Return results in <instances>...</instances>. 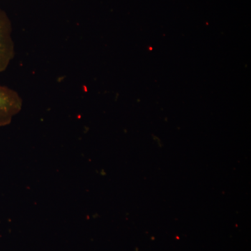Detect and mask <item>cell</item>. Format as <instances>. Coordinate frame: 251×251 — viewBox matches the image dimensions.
Listing matches in <instances>:
<instances>
[{
    "mask_svg": "<svg viewBox=\"0 0 251 251\" xmlns=\"http://www.w3.org/2000/svg\"><path fill=\"white\" fill-rule=\"evenodd\" d=\"M12 23L7 14L0 9V73L5 72L15 57Z\"/></svg>",
    "mask_w": 251,
    "mask_h": 251,
    "instance_id": "6da1fadb",
    "label": "cell"
},
{
    "mask_svg": "<svg viewBox=\"0 0 251 251\" xmlns=\"http://www.w3.org/2000/svg\"><path fill=\"white\" fill-rule=\"evenodd\" d=\"M23 99L16 91L0 85V126L10 125L23 108Z\"/></svg>",
    "mask_w": 251,
    "mask_h": 251,
    "instance_id": "7a4b0ae2",
    "label": "cell"
}]
</instances>
